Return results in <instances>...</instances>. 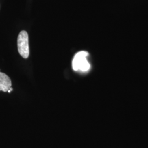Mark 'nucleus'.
<instances>
[{
  "label": "nucleus",
  "instance_id": "obj_1",
  "mask_svg": "<svg viewBox=\"0 0 148 148\" xmlns=\"http://www.w3.org/2000/svg\"><path fill=\"white\" fill-rule=\"evenodd\" d=\"M88 56V53L86 51H81L75 54L72 62L74 70L86 72L90 70V66L87 59Z\"/></svg>",
  "mask_w": 148,
  "mask_h": 148
},
{
  "label": "nucleus",
  "instance_id": "obj_2",
  "mask_svg": "<svg viewBox=\"0 0 148 148\" xmlns=\"http://www.w3.org/2000/svg\"><path fill=\"white\" fill-rule=\"evenodd\" d=\"M17 45L18 52L23 58L29 57L30 51L29 46V36L26 31H21L18 37Z\"/></svg>",
  "mask_w": 148,
  "mask_h": 148
},
{
  "label": "nucleus",
  "instance_id": "obj_3",
  "mask_svg": "<svg viewBox=\"0 0 148 148\" xmlns=\"http://www.w3.org/2000/svg\"><path fill=\"white\" fill-rule=\"evenodd\" d=\"M12 86L11 79L8 75L0 72V91L7 92Z\"/></svg>",
  "mask_w": 148,
  "mask_h": 148
},
{
  "label": "nucleus",
  "instance_id": "obj_4",
  "mask_svg": "<svg viewBox=\"0 0 148 148\" xmlns=\"http://www.w3.org/2000/svg\"><path fill=\"white\" fill-rule=\"evenodd\" d=\"M13 90V88H12V87H11V88H10V90H8V91L7 92H8V93H11V92H12V91Z\"/></svg>",
  "mask_w": 148,
  "mask_h": 148
}]
</instances>
